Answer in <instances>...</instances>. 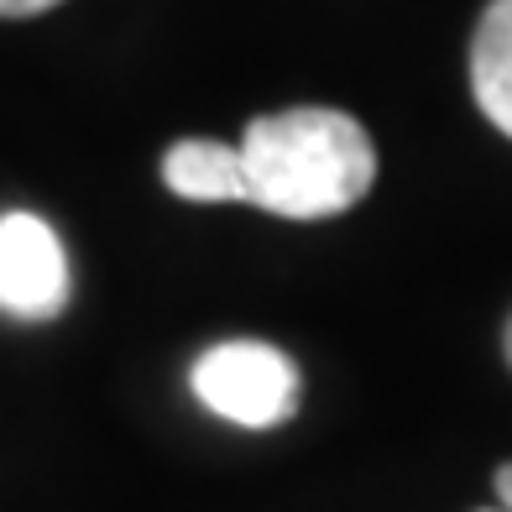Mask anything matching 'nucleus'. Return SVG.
Masks as SVG:
<instances>
[{"instance_id": "obj_1", "label": "nucleus", "mask_w": 512, "mask_h": 512, "mask_svg": "<svg viewBox=\"0 0 512 512\" xmlns=\"http://www.w3.org/2000/svg\"><path fill=\"white\" fill-rule=\"evenodd\" d=\"M236 147L246 162V204L283 220L345 215L377 183V147L345 110L298 105L256 115Z\"/></svg>"}, {"instance_id": "obj_2", "label": "nucleus", "mask_w": 512, "mask_h": 512, "mask_svg": "<svg viewBox=\"0 0 512 512\" xmlns=\"http://www.w3.org/2000/svg\"><path fill=\"white\" fill-rule=\"evenodd\" d=\"M194 398L241 429H277L298 413V366L267 340H225L194 361Z\"/></svg>"}, {"instance_id": "obj_3", "label": "nucleus", "mask_w": 512, "mask_h": 512, "mask_svg": "<svg viewBox=\"0 0 512 512\" xmlns=\"http://www.w3.org/2000/svg\"><path fill=\"white\" fill-rule=\"evenodd\" d=\"M68 304V256L48 220L0 215V309L16 319H53Z\"/></svg>"}, {"instance_id": "obj_4", "label": "nucleus", "mask_w": 512, "mask_h": 512, "mask_svg": "<svg viewBox=\"0 0 512 512\" xmlns=\"http://www.w3.org/2000/svg\"><path fill=\"white\" fill-rule=\"evenodd\" d=\"M162 183H168L178 199H194V204L246 199L241 147L209 142V136H183V142H173L168 157H162Z\"/></svg>"}, {"instance_id": "obj_5", "label": "nucleus", "mask_w": 512, "mask_h": 512, "mask_svg": "<svg viewBox=\"0 0 512 512\" xmlns=\"http://www.w3.org/2000/svg\"><path fill=\"white\" fill-rule=\"evenodd\" d=\"M471 89L486 121L512 136V0H492L481 11L471 42Z\"/></svg>"}, {"instance_id": "obj_6", "label": "nucleus", "mask_w": 512, "mask_h": 512, "mask_svg": "<svg viewBox=\"0 0 512 512\" xmlns=\"http://www.w3.org/2000/svg\"><path fill=\"white\" fill-rule=\"evenodd\" d=\"M63 6V0H0V16L16 21V16H42V11H53Z\"/></svg>"}, {"instance_id": "obj_7", "label": "nucleus", "mask_w": 512, "mask_h": 512, "mask_svg": "<svg viewBox=\"0 0 512 512\" xmlns=\"http://www.w3.org/2000/svg\"><path fill=\"white\" fill-rule=\"evenodd\" d=\"M497 497H502V507L512 512V465H502V471H497Z\"/></svg>"}, {"instance_id": "obj_8", "label": "nucleus", "mask_w": 512, "mask_h": 512, "mask_svg": "<svg viewBox=\"0 0 512 512\" xmlns=\"http://www.w3.org/2000/svg\"><path fill=\"white\" fill-rule=\"evenodd\" d=\"M507 361H512V324H507Z\"/></svg>"}]
</instances>
